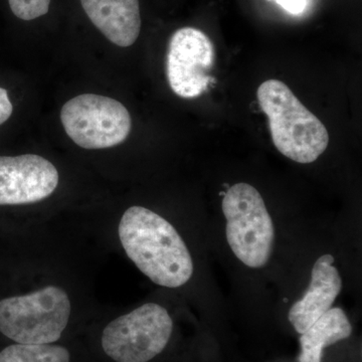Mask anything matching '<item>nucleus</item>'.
<instances>
[{
  "instance_id": "obj_7",
  "label": "nucleus",
  "mask_w": 362,
  "mask_h": 362,
  "mask_svg": "<svg viewBox=\"0 0 362 362\" xmlns=\"http://www.w3.org/2000/svg\"><path fill=\"white\" fill-rule=\"evenodd\" d=\"M213 42L199 28H182L169 40L166 76L173 93L183 99L201 97L214 78Z\"/></svg>"
},
{
  "instance_id": "obj_14",
  "label": "nucleus",
  "mask_w": 362,
  "mask_h": 362,
  "mask_svg": "<svg viewBox=\"0 0 362 362\" xmlns=\"http://www.w3.org/2000/svg\"><path fill=\"white\" fill-rule=\"evenodd\" d=\"M13 111V107L9 100L8 93L4 88H0V125L8 120Z\"/></svg>"
},
{
  "instance_id": "obj_9",
  "label": "nucleus",
  "mask_w": 362,
  "mask_h": 362,
  "mask_svg": "<svg viewBox=\"0 0 362 362\" xmlns=\"http://www.w3.org/2000/svg\"><path fill=\"white\" fill-rule=\"evenodd\" d=\"M333 262L334 258L329 254L317 259L308 290L290 309L288 319L300 334L331 309L342 290L341 277Z\"/></svg>"
},
{
  "instance_id": "obj_6",
  "label": "nucleus",
  "mask_w": 362,
  "mask_h": 362,
  "mask_svg": "<svg viewBox=\"0 0 362 362\" xmlns=\"http://www.w3.org/2000/svg\"><path fill=\"white\" fill-rule=\"evenodd\" d=\"M61 120L66 134L84 149H106L127 139L132 128L126 107L112 98L84 94L64 105Z\"/></svg>"
},
{
  "instance_id": "obj_1",
  "label": "nucleus",
  "mask_w": 362,
  "mask_h": 362,
  "mask_svg": "<svg viewBox=\"0 0 362 362\" xmlns=\"http://www.w3.org/2000/svg\"><path fill=\"white\" fill-rule=\"evenodd\" d=\"M128 258L156 284L178 288L194 274L192 255L175 226L146 207L132 206L119 223Z\"/></svg>"
},
{
  "instance_id": "obj_8",
  "label": "nucleus",
  "mask_w": 362,
  "mask_h": 362,
  "mask_svg": "<svg viewBox=\"0 0 362 362\" xmlns=\"http://www.w3.org/2000/svg\"><path fill=\"white\" fill-rule=\"evenodd\" d=\"M58 185L56 166L44 157L35 154L0 156V206L44 201Z\"/></svg>"
},
{
  "instance_id": "obj_2",
  "label": "nucleus",
  "mask_w": 362,
  "mask_h": 362,
  "mask_svg": "<svg viewBox=\"0 0 362 362\" xmlns=\"http://www.w3.org/2000/svg\"><path fill=\"white\" fill-rule=\"evenodd\" d=\"M257 97L268 117L272 140L280 153L298 162L316 161L329 144L325 125L304 106L282 81H266Z\"/></svg>"
},
{
  "instance_id": "obj_12",
  "label": "nucleus",
  "mask_w": 362,
  "mask_h": 362,
  "mask_svg": "<svg viewBox=\"0 0 362 362\" xmlns=\"http://www.w3.org/2000/svg\"><path fill=\"white\" fill-rule=\"evenodd\" d=\"M0 362H70V352L59 345L18 343L0 352Z\"/></svg>"
},
{
  "instance_id": "obj_4",
  "label": "nucleus",
  "mask_w": 362,
  "mask_h": 362,
  "mask_svg": "<svg viewBox=\"0 0 362 362\" xmlns=\"http://www.w3.org/2000/svg\"><path fill=\"white\" fill-rule=\"evenodd\" d=\"M221 209L235 256L250 268L265 266L273 252L275 228L261 194L249 183H237L223 197Z\"/></svg>"
},
{
  "instance_id": "obj_13",
  "label": "nucleus",
  "mask_w": 362,
  "mask_h": 362,
  "mask_svg": "<svg viewBox=\"0 0 362 362\" xmlns=\"http://www.w3.org/2000/svg\"><path fill=\"white\" fill-rule=\"evenodd\" d=\"M11 11L23 21H33L49 11L51 0H8Z\"/></svg>"
},
{
  "instance_id": "obj_11",
  "label": "nucleus",
  "mask_w": 362,
  "mask_h": 362,
  "mask_svg": "<svg viewBox=\"0 0 362 362\" xmlns=\"http://www.w3.org/2000/svg\"><path fill=\"white\" fill-rule=\"evenodd\" d=\"M352 332L349 317L341 308H331L317 319L300 337L299 362H321L323 349L346 339Z\"/></svg>"
},
{
  "instance_id": "obj_10",
  "label": "nucleus",
  "mask_w": 362,
  "mask_h": 362,
  "mask_svg": "<svg viewBox=\"0 0 362 362\" xmlns=\"http://www.w3.org/2000/svg\"><path fill=\"white\" fill-rule=\"evenodd\" d=\"M83 9L105 37L121 47L134 44L141 30L139 0H81Z\"/></svg>"
},
{
  "instance_id": "obj_15",
  "label": "nucleus",
  "mask_w": 362,
  "mask_h": 362,
  "mask_svg": "<svg viewBox=\"0 0 362 362\" xmlns=\"http://www.w3.org/2000/svg\"><path fill=\"white\" fill-rule=\"evenodd\" d=\"M286 11L291 14H301L306 8V0H274Z\"/></svg>"
},
{
  "instance_id": "obj_5",
  "label": "nucleus",
  "mask_w": 362,
  "mask_h": 362,
  "mask_svg": "<svg viewBox=\"0 0 362 362\" xmlns=\"http://www.w3.org/2000/svg\"><path fill=\"white\" fill-rule=\"evenodd\" d=\"M173 329L168 311L147 303L109 323L102 334V347L116 362H148L165 349Z\"/></svg>"
},
{
  "instance_id": "obj_3",
  "label": "nucleus",
  "mask_w": 362,
  "mask_h": 362,
  "mask_svg": "<svg viewBox=\"0 0 362 362\" xmlns=\"http://www.w3.org/2000/svg\"><path fill=\"white\" fill-rule=\"evenodd\" d=\"M71 301L57 286L0 301V332L21 344L58 341L69 323Z\"/></svg>"
}]
</instances>
